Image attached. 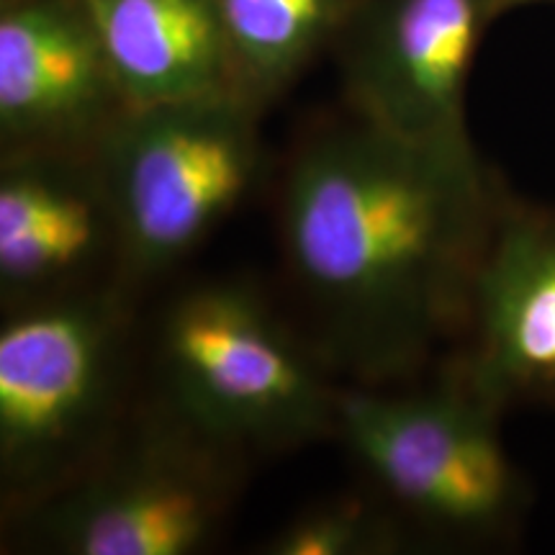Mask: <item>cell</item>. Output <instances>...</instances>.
I'll use <instances>...</instances> for the list:
<instances>
[{
    "mask_svg": "<svg viewBox=\"0 0 555 555\" xmlns=\"http://www.w3.org/2000/svg\"><path fill=\"white\" fill-rule=\"evenodd\" d=\"M504 196L476 144L409 142L352 114L304 137L278 217L324 363L397 386L457 343Z\"/></svg>",
    "mask_w": 555,
    "mask_h": 555,
    "instance_id": "6da1fadb",
    "label": "cell"
},
{
    "mask_svg": "<svg viewBox=\"0 0 555 555\" xmlns=\"http://www.w3.org/2000/svg\"><path fill=\"white\" fill-rule=\"evenodd\" d=\"M129 283L5 309L0 322V504L13 525L80 478L129 422Z\"/></svg>",
    "mask_w": 555,
    "mask_h": 555,
    "instance_id": "7a4b0ae2",
    "label": "cell"
},
{
    "mask_svg": "<svg viewBox=\"0 0 555 555\" xmlns=\"http://www.w3.org/2000/svg\"><path fill=\"white\" fill-rule=\"evenodd\" d=\"M155 371V401L242 457L337 435L343 386L332 367L245 283L206 281L172 298L157 324Z\"/></svg>",
    "mask_w": 555,
    "mask_h": 555,
    "instance_id": "3957f363",
    "label": "cell"
},
{
    "mask_svg": "<svg viewBox=\"0 0 555 555\" xmlns=\"http://www.w3.org/2000/svg\"><path fill=\"white\" fill-rule=\"evenodd\" d=\"M504 416L446 365L425 388L343 386L335 437L401 522L440 543L502 545L532 504Z\"/></svg>",
    "mask_w": 555,
    "mask_h": 555,
    "instance_id": "277c9868",
    "label": "cell"
},
{
    "mask_svg": "<svg viewBox=\"0 0 555 555\" xmlns=\"http://www.w3.org/2000/svg\"><path fill=\"white\" fill-rule=\"evenodd\" d=\"M266 111L237 93L129 108L99 157L131 288L183 266L242 206L266 163Z\"/></svg>",
    "mask_w": 555,
    "mask_h": 555,
    "instance_id": "5b68a950",
    "label": "cell"
},
{
    "mask_svg": "<svg viewBox=\"0 0 555 555\" xmlns=\"http://www.w3.org/2000/svg\"><path fill=\"white\" fill-rule=\"evenodd\" d=\"M245 461L155 401L131 412L86 474L13 527L62 555L201 553L237 502Z\"/></svg>",
    "mask_w": 555,
    "mask_h": 555,
    "instance_id": "8992f818",
    "label": "cell"
},
{
    "mask_svg": "<svg viewBox=\"0 0 555 555\" xmlns=\"http://www.w3.org/2000/svg\"><path fill=\"white\" fill-rule=\"evenodd\" d=\"M502 0H350L335 37L356 119L420 144H474L468 80Z\"/></svg>",
    "mask_w": 555,
    "mask_h": 555,
    "instance_id": "52a82bcc",
    "label": "cell"
},
{
    "mask_svg": "<svg viewBox=\"0 0 555 555\" xmlns=\"http://www.w3.org/2000/svg\"><path fill=\"white\" fill-rule=\"evenodd\" d=\"M127 283L124 237L95 150L0 155V304Z\"/></svg>",
    "mask_w": 555,
    "mask_h": 555,
    "instance_id": "ba28073f",
    "label": "cell"
},
{
    "mask_svg": "<svg viewBox=\"0 0 555 555\" xmlns=\"http://www.w3.org/2000/svg\"><path fill=\"white\" fill-rule=\"evenodd\" d=\"M448 367L502 412L555 409V206L506 191Z\"/></svg>",
    "mask_w": 555,
    "mask_h": 555,
    "instance_id": "9c48e42d",
    "label": "cell"
},
{
    "mask_svg": "<svg viewBox=\"0 0 555 555\" xmlns=\"http://www.w3.org/2000/svg\"><path fill=\"white\" fill-rule=\"evenodd\" d=\"M129 108L86 0L0 11V155L95 150Z\"/></svg>",
    "mask_w": 555,
    "mask_h": 555,
    "instance_id": "30bf717a",
    "label": "cell"
},
{
    "mask_svg": "<svg viewBox=\"0 0 555 555\" xmlns=\"http://www.w3.org/2000/svg\"><path fill=\"white\" fill-rule=\"evenodd\" d=\"M131 108L234 93L219 0H86Z\"/></svg>",
    "mask_w": 555,
    "mask_h": 555,
    "instance_id": "8fae6325",
    "label": "cell"
},
{
    "mask_svg": "<svg viewBox=\"0 0 555 555\" xmlns=\"http://www.w3.org/2000/svg\"><path fill=\"white\" fill-rule=\"evenodd\" d=\"M350 0H219L234 93L266 111L335 44Z\"/></svg>",
    "mask_w": 555,
    "mask_h": 555,
    "instance_id": "7c38bea8",
    "label": "cell"
},
{
    "mask_svg": "<svg viewBox=\"0 0 555 555\" xmlns=\"http://www.w3.org/2000/svg\"><path fill=\"white\" fill-rule=\"evenodd\" d=\"M406 543V525L380 502L339 496L319 502L268 540L270 555H388Z\"/></svg>",
    "mask_w": 555,
    "mask_h": 555,
    "instance_id": "4fadbf2b",
    "label": "cell"
},
{
    "mask_svg": "<svg viewBox=\"0 0 555 555\" xmlns=\"http://www.w3.org/2000/svg\"><path fill=\"white\" fill-rule=\"evenodd\" d=\"M506 13L517 9H530V5H555V0H502Z\"/></svg>",
    "mask_w": 555,
    "mask_h": 555,
    "instance_id": "5bb4252c",
    "label": "cell"
},
{
    "mask_svg": "<svg viewBox=\"0 0 555 555\" xmlns=\"http://www.w3.org/2000/svg\"><path fill=\"white\" fill-rule=\"evenodd\" d=\"M21 3H29V0H0V11H9V9H16Z\"/></svg>",
    "mask_w": 555,
    "mask_h": 555,
    "instance_id": "9a60e30c",
    "label": "cell"
}]
</instances>
